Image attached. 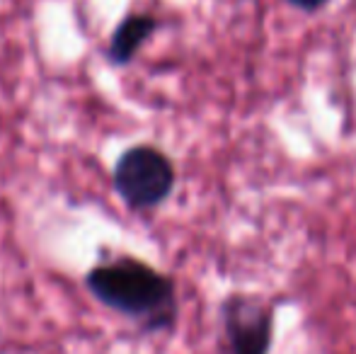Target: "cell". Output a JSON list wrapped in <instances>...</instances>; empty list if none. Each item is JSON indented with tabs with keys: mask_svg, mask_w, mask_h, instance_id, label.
<instances>
[{
	"mask_svg": "<svg viewBox=\"0 0 356 354\" xmlns=\"http://www.w3.org/2000/svg\"><path fill=\"white\" fill-rule=\"evenodd\" d=\"M85 289L104 308L136 323L141 332H170L177 325L175 279L134 255H117L90 267Z\"/></svg>",
	"mask_w": 356,
	"mask_h": 354,
	"instance_id": "obj_1",
	"label": "cell"
},
{
	"mask_svg": "<svg viewBox=\"0 0 356 354\" xmlns=\"http://www.w3.org/2000/svg\"><path fill=\"white\" fill-rule=\"evenodd\" d=\"M177 182L168 153L150 143H136L117 158L112 168V187L124 207L134 214L158 209L170 199Z\"/></svg>",
	"mask_w": 356,
	"mask_h": 354,
	"instance_id": "obj_2",
	"label": "cell"
},
{
	"mask_svg": "<svg viewBox=\"0 0 356 354\" xmlns=\"http://www.w3.org/2000/svg\"><path fill=\"white\" fill-rule=\"evenodd\" d=\"M225 354H269L274 342V308L254 293H228L220 301Z\"/></svg>",
	"mask_w": 356,
	"mask_h": 354,
	"instance_id": "obj_3",
	"label": "cell"
},
{
	"mask_svg": "<svg viewBox=\"0 0 356 354\" xmlns=\"http://www.w3.org/2000/svg\"><path fill=\"white\" fill-rule=\"evenodd\" d=\"M160 19L150 13H129L114 27L107 47V61L112 66H129L141 47L158 32Z\"/></svg>",
	"mask_w": 356,
	"mask_h": 354,
	"instance_id": "obj_4",
	"label": "cell"
},
{
	"mask_svg": "<svg viewBox=\"0 0 356 354\" xmlns=\"http://www.w3.org/2000/svg\"><path fill=\"white\" fill-rule=\"evenodd\" d=\"M289 3L293 5V8L303 10V13H318V10H323L330 0H289Z\"/></svg>",
	"mask_w": 356,
	"mask_h": 354,
	"instance_id": "obj_5",
	"label": "cell"
}]
</instances>
